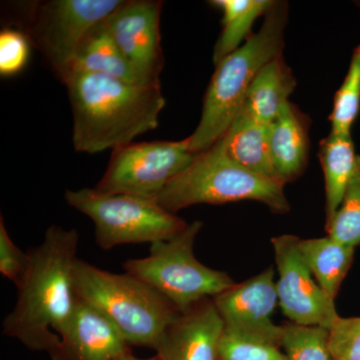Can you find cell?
<instances>
[{
	"label": "cell",
	"mask_w": 360,
	"mask_h": 360,
	"mask_svg": "<svg viewBox=\"0 0 360 360\" xmlns=\"http://www.w3.org/2000/svg\"><path fill=\"white\" fill-rule=\"evenodd\" d=\"M319 156L324 175L326 224H328L340 207L359 155H355L352 135L330 132L321 141Z\"/></svg>",
	"instance_id": "obj_20"
},
{
	"label": "cell",
	"mask_w": 360,
	"mask_h": 360,
	"mask_svg": "<svg viewBox=\"0 0 360 360\" xmlns=\"http://www.w3.org/2000/svg\"><path fill=\"white\" fill-rule=\"evenodd\" d=\"M155 198L165 210L174 214L189 206L219 205L240 200L258 201L276 213L290 210L283 184L234 162L219 141L198 153L191 165Z\"/></svg>",
	"instance_id": "obj_5"
},
{
	"label": "cell",
	"mask_w": 360,
	"mask_h": 360,
	"mask_svg": "<svg viewBox=\"0 0 360 360\" xmlns=\"http://www.w3.org/2000/svg\"><path fill=\"white\" fill-rule=\"evenodd\" d=\"M77 72L96 73L130 84H151L125 58L104 21L90 32L80 46L70 77Z\"/></svg>",
	"instance_id": "obj_18"
},
{
	"label": "cell",
	"mask_w": 360,
	"mask_h": 360,
	"mask_svg": "<svg viewBox=\"0 0 360 360\" xmlns=\"http://www.w3.org/2000/svg\"><path fill=\"white\" fill-rule=\"evenodd\" d=\"M298 248L316 283L335 302L354 262L355 248L342 245L328 236L300 238Z\"/></svg>",
	"instance_id": "obj_19"
},
{
	"label": "cell",
	"mask_w": 360,
	"mask_h": 360,
	"mask_svg": "<svg viewBox=\"0 0 360 360\" xmlns=\"http://www.w3.org/2000/svg\"><path fill=\"white\" fill-rule=\"evenodd\" d=\"M212 300L225 331L281 347L283 326H276L272 321L278 304L274 267L243 283H234Z\"/></svg>",
	"instance_id": "obj_11"
},
{
	"label": "cell",
	"mask_w": 360,
	"mask_h": 360,
	"mask_svg": "<svg viewBox=\"0 0 360 360\" xmlns=\"http://www.w3.org/2000/svg\"><path fill=\"white\" fill-rule=\"evenodd\" d=\"M219 141L234 162L281 184L272 163L269 125L262 124L245 111H240Z\"/></svg>",
	"instance_id": "obj_16"
},
{
	"label": "cell",
	"mask_w": 360,
	"mask_h": 360,
	"mask_svg": "<svg viewBox=\"0 0 360 360\" xmlns=\"http://www.w3.org/2000/svg\"><path fill=\"white\" fill-rule=\"evenodd\" d=\"M281 347L265 341L243 338L224 331L219 360H288Z\"/></svg>",
	"instance_id": "obj_25"
},
{
	"label": "cell",
	"mask_w": 360,
	"mask_h": 360,
	"mask_svg": "<svg viewBox=\"0 0 360 360\" xmlns=\"http://www.w3.org/2000/svg\"><path fill=\"white\" fill-rule=\"evenodd\" d=\"M326 236L342 245L360 246V156L338 212L326 224Z\"/></svg>",
	"instance_id": "obj_22"
},
{
	"label": "cell",
	"mask_w": 360,
	"mask_h": 360,
	"mask_svg": "<svg viewBox=\"0 0 360 360\" xmlns=\"http://www.w3.org/2000/svg\"><path fill=\"white\" fill-rule=\"evenodd\" d=\"M269 0H217L214 6L222 11V30L213 49V63L220 61L238 51L251 37V28L258 18L265 15L274 6Z\"/></svg>",
	"instance_id": "obj_21"
},
{
	"label": "cell",
	"mask_w": 360,
	"mask_h": 360,
	"mask_svg": "<svg viewBox=\"0 0 360 360\" xmlns=\"http://www.w3.org/2000/svg\"><path fill=\"white\" fill-rule=\"evenodd\" d=\"M65 84L72 108L73 146L78 153H101L131 143L158 127L167 104L160 82L130 84L77 72Z\"/></svg>",
	"instance_id": "obj_2"
},
{
	"label": "cell",
	"mask_w": 360,
	"mask_h": 360,
	"mask_svg": "<svg viewBox=\"0 0 360 360\" xmlns=\"http://www.w3.org/2000/svg\"><path fill=\"white\" fill-rule=\"evenodd\" d=\"M286 22L288 4L274 1L262 28L217 65L203 101L200 122L187 137L191 153H203L219 141L243 110L258 72L283 56Z\"/></svg>",
	"instance_id": "obj_3"
},
{
	"label": "cell",
	"mask_w": 360,
	"mask_h": 360,
	"mask_svg": "<svg viewBox=\"0 0 360 360\" xmlns=\"http://www.w3.org/2000/svg\"><path fill=\"white\" fill-rule=\"evenodd\" d=\"M116 360H161V359L160 356H158V355H156V356L151 357V359H139V357L134 356V355L132 354L131 352H129V354L123 355V356L120 357V359Z\"/></svg>",
	"instance_id": "obj_29"
},
{
	"label": "cell",
	"mask_w": 360,
	"mask_h": 360,
	"mask_svg": "<svg viewBox=\"0 0 360 360\" xmlns=\"http://www.w3.org/2000/svg\"><path fill=\"white\" fill-rule=\"evenodd\" d=\"M360 108V45L354 49L347 77L336 91L333 112L329 116L331 132L352 135Z\"/></svg>",
	"instance_id": "obj_23"
},
{
	"label": "cell",
	"mask_w": 360,
	"mask_h": 360,
	"mask_svg": "<svg viewBox=\"0 0 360 360\" xmlns=\"http://www.w3.org/2000/svg\"><path fill=\"white\" fill-rule=\"evenodd\" d=\"M202 226L195 220L174 238L153 243L148 257L123 264L125 272L155 288L180 312L212 300L234 283L229 274L206 266L194 255V243Z\"/></svg>",
	"instance_id": "obj_6"
},
{
	"label": "cell",
	"mask_w": 360,
	"mask_h": 360,
	"mask_svg": "<svg viewBox=\"0 0 360 360\" xmlns=\"http://www.w3.org/2000/svg\"><path fill=\"white\" fill-rule=\"evenodd\" d=\"M328 329L321 326H283L281 348L288 360H333L328 345Z\"/></svg>",
	"instance_id": "obj_24"
},
{
	"label": "cell",
	"mask_w": 360,
	"mask_h": 360,
	"mask_svg": "<svg viewBox=\"0 0 360 360\" xmlns=\"http://www.w3.org/2000/svg\"><path fill=\"white\" fill-rule=\"evenodd\" d=\"M78 300L98 310L129 345L158 350L180 311L155 288L131 274H118L77 259Z\"/></svg>",
	"instance_id": "obj_4"
},
{
	"label": "cell",
	"mask_w": 360,
	"mask_h": 360,
	"mask_svg": "<svg viewBox=\"0 0 360 360\" xmlns=\"http://www.w3.org/2000/svg\"><path fill=\"white\" fill-rule=\"evenodd\" d=\"M224 323L212 300L180 312L158 348L161 360H219Z\"/></svg>",
	"instance_id": "obj_14"
},
{
	"label": "cell",
	"mask_w": 360,
	"mask_h": 360,
	"mask_svg": "<svg viewBox=\"0 0 360 360\" xmlns=\"http://www.w3.org/2000/svg\"><path fill=\"white\" fill-rule=\"evenodd\" d=\"M123 0H49L33 4L27 35L63 84L87 35L108 20Z\"/></svg>",
	"instance_id": "obj_8"
},
{
	"label": "cell",
	"mask_w": 360,
	"mask_h": 360,
	"mask_svg": "<svg viewBox=\"0 0 360 360\" xmlns=\"http://www.w3.org/2000/svg\"><path fill=\"white\" fill-rule=\"evenodd\" d=\"M188 139L177 141L131 142L113 149L99 193L156 198L195 160Z\"/></svg>",
	"instance_id": "obj_9"
},
{
	"label": "cell",
	"mask_w": 360,
	"mask_h": 360,
	"mask_svg": "<svg viewBox=\"0 0 360 360\" xmlns=\"http://www.w3.org/2000/svg\"><path fill=\"white\" fill-rule=\"evenodd\" d=\"M122 333L98 310L78 300L52 360H116L130 352Z\"/></svg>",
	"instance_id": "obj_13"
},
{
	"label": "cell",
	"mask_w": 360,
	"mask_h": 360,
	"mask_svg": "<svg viewBox=\"0 0 360 360\" xmlns=\"http://www.w3.org/2000/svg\"><path fill=\"white\" fill-rule=\"evenodd\" d=\"M292 71L279 56L258 72L246 94L243 110L258 122L270 125L276 120L295 89Z\"/></svg>",
	"instance_id": "obj_17"
},
{
	"label": "cell",
	"mask_w": 360,
	"mask_h": 360,
	"mask_svg": "<svg viewBox=\"0 0 360 360\" xmlns=\"http://www.w3.org/2000/svg\"><path fill=\"white\" fill-rule=\"evenodd\" d=\"M65 200L94 221L96 243L104 250L122 245H153L167 240L188 224L165 210L155 198L82 188L66 191Z\"/></svg>",
	"instance_id": "obj_7"
},
{
	"label": "cell",
	"mask_w": 360,
	"mask_h": 360,
	"mask_svg": "<svg viewBox=\"0 0 360 360\" xmlns=\"http://www.w3.org/2000/svg\"><path fill=\"white\" fill-rule=\"evenodd\" d=\"M79 236L51 225L30 251V265L18 286V302L2 323L4 335L35 352L49 354L77 307L75 266Z\"/></svg>",
	"instance_id": "obj_1"
},
{
	"label": "cell",
	"mask_w": 360,
	"mask_h": 360,
	"mask_svg": "<svg viewBox=\"0 0 360 360\" xmlns=\"http://www.w3.org/2000/svg\"><path fill=\"white\" fill-rule=\"evenodd\" d=\"M160 0H124L104 23L130 65L151 84L165 65L160 41Z\"/></svg>",
	"instance_id": "obj_12"
},
{
	"label": "cell",
	"mask_w": 360,
	"mask_h": 360,
	"mask_svg": "<svg viewBox=\"0 0 360 360\" xmlns=\"http://www.w3.org/2000/svg\"><path fill=\"white\" fill-rule=\"evenodd\" d=\"M30 41L25 33L6 28L0 33V73L4 77L18 75L30 58Z\"/></svg>",
	"instance_id": "obj_27"
},
{
	"label": "cell",
	"mask_w": 360,
	"mask_h": 360,
	"mask_svg": "<svg viewBox=\"0 0 360 360\" xmlns=\"http://www.w3.org/2000/svg\"><path fill=\"white\" fill-rule=\"evenodd\" d=\"M328 333L333 360H360V316H340Z\"/></svg>",
	"instance_id": "obj_26"
},
{
	"label": "cell",
	"mask_w": 360,
	"mask_h": 360,
	"mask_svg": "<svg viewBox=\"0 0 360 360\" xmlns=\"http://www.w3.org/2000/svg\"><path fill=\"white\" fill-rule=\"evenodd\" d=\"M30 265V252L25 253L13 243L4 217L0 219V274L20 286L27 274Z\"/></svg>",
	"instance_id": "obj_28"
},
{
	"label": "cell",
	"mask_w": 360,
	"mask_h": 360,
	"mask_svg": "<svg viewBox=\"0 0 360 360\" xmlns=\"http://www.w3.org/2000/svg\"><path fill=\"white\" fill-rule=\"evenodd\" d=\"M300 239L292 234L271 239L278 304L292 323L329 329L340 315L335 300L324 293L307 266L298 248Z\"/></svg>",
	"instance_id": "obj_10"
},
{
	"label": "cell",
	"mask_w": 360,
	"mask_h": 360,
	"mask_svg": "<svg viewBox=\"0 0 360 360\" xmlns=\"http://www.w3.org/2000/svg\"><path fill=\"white\" fill-rule=\"evenodd\" d=\"M309 120L288 101L276 120L269 125L272 163L277 176L285 186L304 172L309 160Z\"/></svg>",
	"instance_id": "obj_15"
}]
</instances>
